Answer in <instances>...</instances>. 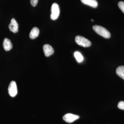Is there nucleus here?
Here are the masks:
<instances>
[{"instance_id":"nucleus-4","label":"nucleus","mask_w":124,"mask_h":124,"mask_svg":"<svg viewBox=\"0 0 124 124\" xmlns=\"http://www.w3.org/2000/svg\"><path fill=\"white\" fill-rule=\"evenodd\" d=\"M9 95L12 97H15L17 93V85L15 81H11L9 85L8 88Z\"/></svg>"},{"instance_id":"nucleus-14","label":"nucleus","mask_w":124,"mask_h":124,"mask_svg":"<svg viewBox=\"0 0 124 124\" xmlns=\"http://www.w3.org/2000/svg\"><path fill=\"white\" fill-rule=\"evenodd\" d=\"M117 107L120 109L124 110V101H121L119 102L117 105Z\"/></svg>"},{"instance_id":"nucleus-2","label":"nucleus","mask_w":124,"mask_h":124,"mask_svg":"<svg viewBox=\"0 0 124 124\" xmlns=\"http://www.w3.org/2000/svg\"><path fill=\"white\" fill-rule=\"evenodd\" d=\"M75 41L78 45L83 47H89L91 45V42L89 40L80 36H76Z\"/></svg>"},{"instance_id":"nucleus-3","label":"nucleus","mask_w":124,"mask_h":124,"mask_svg":"<svg viewBox=\"0 0 124 124\" xmlns=\"http://www.w3.org/2000/svg\"><path fill=\"white\" fill-rule=\"evenodd\" d=\"M60 8L58 5L54 3L51 7V14L50 18L52 20H55L58 18L60 14Z\"/></svg>"},{"instance_id":"nucleus-5","label":"nucleus","mask_w":124,"mask_h":124,"mask_svg":"<svg viewBox=\"0 0 124 124\" xmlns=\"http://www.w3.org/2000/svg\"><path fill=\"white\" fill-rule=\"evenodd\" d=\"M79 116L77 115H73L71 113H67L63 117V119L64 121L68 123H72L76 120L78 119Z\"/></svg>"},{"instance_id":"nucleus-12","label":"nucleus","mask_w":124,"mask_h":124,"mask_svg":"<svg viewBox=\"0 0 124 124\" xmlns=\"http://www.w3.org/2000/svg\"><path fill=\"white\" fill-rule=\"evenodd\" d=\"M74 56L78 62H81L84 60V57L78 51H76L74 53Z\"/></svg>"},{"instance_id":"nucleus-8","label":"nucleus","mask_w":124,"mask_h":124,"mask_svg":"<svg viewBox=\"0 0 124 124\" xmlns=\"http://www.w3.org/2000/svg\"><path fill=\"white\" fill-rule=\"evenodd\" d=\"M3 46L6 51L10 50L13 48V44L11 41L7 38H5L3 42Z\"/></svg>"},{"instance_id":"nucleus-7","label":"nucleus","mask_w":124,"mask_h":124,"mask_svg":"<svg viewBox=\"0 0 124 124\" xmlns=\"http://www.w3.org/2000/svg\"><path fill=\"white\" fill-rule=\"evenodd\" d=\"M18 24L14 18H12L9 25L10 31L14 33H17L18 31Z\"/></svg>"},{"instance_id":"nucleus-15","label":"nucleus","mask_w":124,"mask_h":124,"mask_svg":"<svg viewBox=\"0 0 124 124\" xmlns=\"http://www.w3.org/2000/svg\"><path fill=\"white\" fill-rule=\"evenodd\" d=\"M38 0H31V4L33 7H35L38 3Z\"/></svg>"},{"instance_id":"nucleus-16","label":"nucleus","mask_w":124,"mask_h":124,"mask_svg":"<svg viewBox=\"0 0 124 124\" xmlns=\"http://www.w3.org/2000/svg\"><path fill=\"white\" fill-rule=\"evenodd\" d=\"M91 21H93V19H91Z\"/></svg>"},{"instance_id":"nucleus-1","label":"nucleus","mask_w":124,"mask_h":124,"mask_svg":"<svg viewBox=\"0 0 124 124\" xmlns=\"http://www.w3.org/2000/svg\"><path fill=\"white\" fill-rule=\"evenodd\" d=\"M93 29L96 33L104 38H108L110 37V32L103 27L99 25H94L93 26Z\"/></svg>"},{"instance_id":"nucleus-9","label":"nucleus","mask_w":124,"mask_h":124,"mask_svg":"<svg viewBox=\"0 0 124 124\" xmlns=\"http://www.w3.org/2000/svg\"><path fill=\"white\" fill-rule=\"evenodd\" d=\"M82 3L84 4L96 8L98 6V3L96 0H81Z\"/></svg>"},{"instance_id":"nucleus-6","label":"nucleus","mask_w":124,"mask_h":124,"mask_svg":"<svg viewBox=\"0 0 124 124\" xmlns=\"http://www.w3.org/2000/svg\"><path fill=\"white\" fill-rule=\"evenodd\" d=\"M43 49L45 55L46 57H48L52 55L54 52L53 48L51 45L48 44L44 45Z\"/></svg>"},{"instance_id":"nucleus-11","label":"nucleus","mask_w":124,"mask_h":124,"mask_svg":"<svg viewBox=\"0 0 124 124\" xmlns=\"http://www.w3.org/2000/svg\"><path fill=\"white\" fill-rule=\"evenodd\" d=\"M116 73L118 76L124 80V66H120L116 69Z\"/></svg>"},{"instance_id":"nucleus-13","label":"nucleus","mask_w":124,"mask_h":124,"mask_svg":"<svg viewBox=\"0 0 124 124\" xmlns=\"http://www.w3.org/2000/svg\"><path fill=\"white\" fill-rule=\"evenodd\" d=\"M118 6L121 11L124 13V1H120L118 3Z\"/></svg>"},{"instance_id":"nucleus-10","label":"nucleus","mask_w":124,"mask_h":124,"mask_svg":"<svg viewBox=\"0 0 124 124\" xmlns=\"http://www.w3.org/2000/svg\"><path fill=\"white\" fill-rule=\"evenodd\" d=\"M39 33V30L37 27H34L31 30L30 34L29 37L31 39H35L38 37Z\"/></svg>"}]
</instances>
